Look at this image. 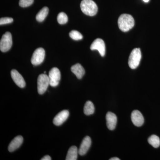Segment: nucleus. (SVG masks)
<instances>
[{"label":"nucleus","instance_id":"nucleus-14","mask_svg":"<svg viewBox=\"0 0 160 160\" xmlns=\"http://www.w3.org/2000/svg\"><path fill=\"white\" fill-rule=\"evenodd\" d=\"M23 142V138L22 136H18L16 137L8 146V150L10 152H12L15 150L19 148L20 146L22 145Z\"/></svg>","mask_w":160,"mask_h":160},{"label":"nucleus","instance_id":"nucleus-16","mask_svg":"<svg viewBox=\"0 0 160 160\" xmlns=\"http://www.w3.org/2000/svg\"><path fill=\"white\" fill-rule=\"evenodd\" d=\"M78 150L77 147L75 146H72L69 148L66 156V160H77Z\"/></svg>","mask_w":160,"mask_h":160},{"label":"nucleus","instance_id":"nucleus-15","mask_svg":"<svg viewBox=\"0 0 160 160\" xmlns=\"http://www.w3.org/2000/svg\"><path fill=\"white\" fill-rule=\"evenodd\" d=\"M71 70L78 79H82L85 74V69L82 65L78 63L72 66Z\"/></svg>","mask_w":160,"mask_h":160},{"label":"nucleus","instance_id":"nucleus-26","mask_svg":"<svg viewBox=\"0 0 160 160\" xmlns=\"http://www.w3.org/2000/svg\"><path fill=\"white\" fill-rule=\"evenodd\" d=\"M145 2L147 3L149 2V0H143Z\"/></svg>","mask_w":160,"mask_h":160},{"label":"nucleus","instance_id":"nucleus-7","mask_svg":"<svg viewBox=\"0 0 160 160\" xmlns=\"http://www.w3.org/2000/svg\"><path fill=\"white\" fill-rule=\"evenodd\" d=\"M49 85L52 87L57 86L61 79V72L56 67L52 68L49 72Z\"/></svg>","mask_w":160,"mask_h":160},{"label":"nucleus","instance_id":"nucleus-4","mask_svg":"<svg viewBox=\"0 0 160 160\" xmlns=\"http://www.w3.org/2000/svg\"><path fill=\"white\" fill-rule=\"evenodd\" d=\"M49 85V76L45 74H40L38 78V91L39 94H44Z\"/></svg>","mask_w":160,"mask_h":160},{"label":"nucleus","instance_id":"nucleus-20","mask_svg":"<svg viewBox=\"0 0 160 160\" xmlns=\"http://www.w3.org/2000/svg\"><path fill=\"white\" fill-rule=\"evenodd\" d=\"M57 20L59 24L63 25L66 24L68 22V17L65 12H61L58 15Z\"/></svg>","mask_w":160,"mask_h":160},{"label":"nucleus","instance_id":"nucleus-1","mask_svg":"<svg viewBox=\"0 0 160 160\" xmlns=\"http://www.w3.org/2000/svg\"><path fill=\"white\" fill-rule=\"evenodd\" d=\"M134 18L131 15L127 14L121 15L118 20V25L121 31L126 32L132 29L134 26Z\"/></svg>","mask_w":160,"mask_h":160},{"label":"nucleus","instance_id":"nucleus-25","mask_svg":"<svg viewBox=\"0 0 160 160\" xmlns=\"http://www.w3.org/2000/svg\"><path fill=\"white\" fill-rule=\"evenodd\" d=\"M120 159L118 158H112L110 159V160H120Z\"/></svg>","mask_w":160,"mask_h":160},{"label":"nucleus","instance_id":"nucleus-18","mask_svg":"<svg viewBox=\"0 0 160 160\" xmlns=\"http://www.w3.org/2000/svg\"><path fill=\"white\" fill-rule=\"evenodd\" d=\"M49 13V9L48 7H44L41 9L36 15V20L38 22H42L45 19Z\"/></svg>","mask_w":160,"mask_h":160},{"label":"nucleus","instance_id":"nucleus-23","mask_svg":"<svg viewBox=\"0 0 160 160\" xmlns=\"http://www.w3.org/2000/svg\"><path fill=\"white\" fill-rule=\"evenodd\" d=\"M13 20L11 18H1L0 19V25H3L5 24H9L13 22Z\"/></svg>","mask_w":160,"mask_h":160},{"label":"nucleus","instance_id":"nucleus-24","mask_svg":"<svg viewBox=\"0 0 160 160\" xmlns=\"http://www.w3.org/2000/svg\"><path fill=\"white\" fill-rule=\"evenodd\" d=\"M42 160H51V158L49 155H46L41 159Z\"/></svg>","mask_w":160,"mask_h":160},{"label":"nucleus","instance_id":"nucleus-2","mask_svg":"<svg viewBox=\"0 0 160 160\" xmlns=\"http://www.w3.org/2000/svg\"><path fill=\"white\" fill-rule=\"evenodd\" d=\"M82 12L89 16H93L97 13V5L92 0H82L80 5Z\"/></svg>","mask_w":160,"mask_h":160},{"label":"nucleus","instance_id":"nucleus-6","mask_svg":"<svg viewBox=\"0 0 160 160\" xmlns=\"http://www.w3.org/2000/svg\"><path fill=\"white\" fill-rule=\"evenodd\" d=\"M45 51L42 48L36 49L32 57L31 62L34 66H38L42 64L45 59Z\"/></svg>","mask_w":160,"mask_h":160},{"label":"nucleus","instance_id":"nucleus-9","mask_svg":"<svg viewBox=\"0 0 160 160\" xmlns=\"http://www.w3.org/2000/svg\"><path fill=\"white\" fill-rule=\"evenodd\" d=\"M69 112L67 110H64L60 112L53 119V124L55 126H61L67 119L69 117Z\"/></svg>","mask_w":160,"mask_h":160},{"label":"nucleus","instance_id":"nucleus-19","mask_svg":"<svg viewBox=\"0 0 160 160\" xmlns=\"http://www.w3.org/2000/svg\"><path fill=\"white\" fill-rule=\"evenodd\" d=\"M148 142L154 148H157L160 146V140L159 138L155 135H152L148 138Z\"/></svg>","mask_w":160,"mask_h":160},{"label":"nucleus","instance_id":"nucleus-17","mask_svg":"<svg viewBox=\"0 0 160 160\" xmlns=\"http://www.w3.org/2000/svg\"><path fill=\"white\" fill-rule=\"evenodd\" d=\"M95 108L93 103L91 101H87L84 106V113L86 115H90L93 114Z\"/></svg>","mask_w":160,"mask_h":160},{"label":"nucleus","instance_id":"nucleus-13","mask_svg":"<svg viewBox=\"0 0 160 160\" xmlns=\"http://www.w3.org/2000/svg\"><path fill=\"white\" fill-rule=\"evenodd\" d=\"M91 145V138L89 136H86L83 139L80 146L79 149H78L79 154L81 156L86 154L90 148Z\"/></svg>","mask_w":160,"mask_h":160},{"label":"nucleus","instance_id":"nucleus-12","mask_svg":"<svg viewBox=\"0 0 160 160\" xmlns=\"http://www.w3.org/2000/svg\"><path fill=\"white\" fill-rule=\"evenodd\" d=\"M106 124L109 130H114L117 122V118L114 113L111 112H107L106 115Z\"/></svg>","mask_w":160,"mask_h":160},{"label":"nucleus","instance_id":"nucleus-3","mask_svg":"<svg viewBox=\"0 0 160 160\" xmlns=\"http://www.w3.org/2000/svg\"><path fill=\"white\" fill-rule=\"evenodd\" d=\"M142 58V53L139 48L132 50L129 57L128 64L132 69H135L139 65Z\"/></svg>","mask_w":160,"mask_h":160},{"label":"nucleus","instance_id":"nucleus-22","mask_svg":"<svg viewBox=\"0 0 160 160\" xmlns=\"http://www.w3.org/2000/svg\"><path fill=\"white\" fill-rule=\"evenodd\" d=\"M33 2H34V0H20L19 4L21 7L25 8V7L31 6Z\"/></svg>","mask_w":160,"mask_h":160},{"label":"nucleus","instance_id":"nucleus-10","mask_svg":"<svg viewBox=\"0 0 160 160\" xmlns=\"http://www.w3.org/2000/svg\"><path fill=\"white\" fill-rule=\"evenodd\" d=\"M11 75L12 78L18 87L22 88L25 87L26 82L22 76L17 70L12 69L11 72Z\"/></svg>","mask_w":160,"mask_h":160},{"label":"nucleus","instance_id":"nucleus-21","mask_svg":"<svg viewBox=\"0 0 160 160\" xmlns=\"http://www.w3.org/2000/svg\"><path fill=\"white\" fill-rule=\"evenodd\" d=\"M69 35L72 39L76 41L82 40L83 38L82 34L77 30H72L69 32Z\"/></svg>","mask_w":160,"mask_h":160},{"label":"nucleus","instance_id":"nucleus-5","mask_svg":"<svg viewBox=\"0 0 160 160\" xmlns=\"http://www.w3.org/2000/svg\"><path fill=\"white\" fill-rule=\"evenodd\" d=\"M12 37L11 33L6 32L2 37L0 41V49L2 52H6L11 49L12 46Z\"/></svg>","mask_w":160,"mask_h":160},{"label":"nucleus","instance_id":"nucleus-11","mask_svg":"<svg viewBox=\"0 0 160 160\" xmlns=\"http://www.w3.org/2000/svg\"><path fill=\"white\" fill-rule=\"evenodd\" d=\"M131 120L135 126L140 127L142 126L144 122V118L142 114L138 110H135L132 112Z\"/></svg>","mask_w":160,"mask_h":160},{"label":"nucleus","instance_id":"nucleus-8","mask_svg":"<svg viewBox=\"0 0 160 160\" xmlns=\"http://www.w3.org/2000/svg\"><path fill=\"white\" fill-rule=\"evenodd\" d=\"M90 49L92 50H98L102 57L105 55L106 46L104 41L102 39L97 38L95 40L90 46Z\"/></svg>","mask_w":160,"mask_h":160}]
</instances>
